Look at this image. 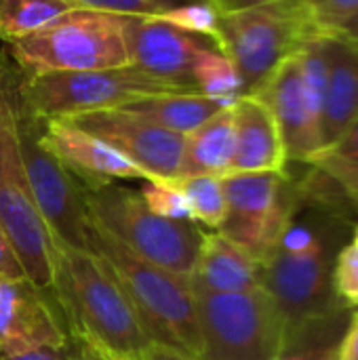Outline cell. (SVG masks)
Here are the masks:
<instances>
[{"label":"cell","mask_w":358,"mask_h":360,"mask_svg":"<svg viewBox=\"0 0 358 360\" xmlns=\"http://www.w3.org/2000/svg\"><path fill=\"white\" fill-rule=\"evenodd\" d=\"M51 293L70 338L110 359H139L152 342L99 257L51 236Z\"/></svg>","instance_id":"6da1fadb"},{"label":"cell","mask_w":358,"mask_h":360,"mask_svg":"<svg viewBox=\"0 0 358 360\" xmlns=\"http://www.w3.org/2000/svg\"><path fill=\"white\" fill-rule=\"evenodd\" d=\"M87 240L122 289L148 340L200 360L196 295L188 276L141 259L93 221L87 226Z\"/></svg>","instance_id":"7a4b0ae2"},{"label":"cell","mask_w":358,"mask_h":360,"mask_svg":"<svg viewBox=\"0 0 358 360\" xmlns=\"http://www.w3.org/2000/svg\"><path fill=\"white\" fill-rule=\"evenodd\" d=\"M319 34L300 0H272L241 13L215 15L213 23V38L230 59L243 95H255Z\"/></svg>","instance_id":"3957f363"},{"label":"cell","mask_w":358,"mask_h":360,"mask_svg":"<svg viewBox=\"0 0 358 360\" xmlns=\"http://www.w3.org/2000/svg\"><path fill=\"white\" fill-rule=\"evenodd\" d=\"M8 59L23 80L131 65L122 17L91 8H70L46 27L8 44Z\"/></svg>","instance_id":"277c9868"},{"label":"cell","mask_w":358,"mask_h":360,"mask_svg":"<svg viewBox=\"0 0 358 360\" xmlns=\"http://www.w3.org/2000/svg\"><path fill=\"white\" fill-rule=\"evenodd\" d=\"M13 78V63L0 55V226L23 274L38 287L51 289V232L32 194L19 150Z\"/></svg>","instance_id":"5b68a950"},{"label":"cell","mask_w":358,"mask_h":360,"mask_svg":"<svg viewBox=\"0 0 358 360\" xmlns=\"http://www.w3.org/2000/svg\"><path fill=\"white\" fill-rule=\"evenodd\" d=\"M262 287L276 302L287 325V348L327 323L333 314L335 285L321 236L291 224L274 251L262 262Z\"/></svg>","instance_id":"8992f818"},{"label":"cell","mask_w":358,"mask_h":360,"mask_svg":"<svg viewBox=\"0 0 358 360\" xmlns=\"http://www.w3.org/2000/svg\"><path fill=\"white\" fill-rule=\"evenodd\" d=\"M82 194L89 221L129 251L175 274H192L207 234L198 224L160 217L143 202L139 192L114 184L99 190L82 188Z\"/></svg>","instance_id":"52a82bcc"},{"label":"cell","mask_w":358,"mask_h":360,"mask_svg":"<svg viewBox=\"0 0 358 360\" xmlns=\"http://www.w3.org/2000/svg\"><path fill=\"white\" fill-rule=\"evenodd\" d=\"M196 295L200 360H281L287 350V325L272 300L260 287L245 293Z\"/></svg>","instance_id":"ba28073f"},{"label":"cell","mask_w":358,"mask_h":360,"mask_svg":"<svg viewBox=\"0 0 358 360\" xmlns=\"http://www.w3.org/2000/svg\"><path fill=\"white\" fill-rule=\"evenodd\" d=\"M192 93L158 80L135 65L84 72H53L23 80L17 72V95L44 120L72 118L99 110H116L146 97Z\"/></svg>","instance_id":"9c48e42d"},{"label":"cell","mask_w":358,"mask_h":360,"mask_svg":"<svg viewBox=\"0 0 358 360\" xmlns=\"http://www.w3.org/2000/svg\"><path fill=\"white\" fill-rule=\"evenodd\" d=\"M13 112H15L17 139H19V150L27 173V181L51 236L63 240L74 249L89 251V240H87L89 217L84 209L82 186L44 146L42 141L44 118L36 116L19 99L17 70L13 78Z\"/></svg>","instance_id":"30bf717a"},{"label":"cell","mask_w":358,"mask_h":360,"mask_svg":"<svg viewBox=\"0 0 358 360\" xmlns=\"http://www.w3.org/2000/svg\"><path fill=\"white\" fill-rule=\"evenodd\" d=\"M222 184L226 219L215 232L262 264L293 224L300 194L285 171L230 173Z\"/></svg>","instance_id":"8fae6325"},{"label":"cell","mask_w":358,"mask_h":360,"mask_svg":"<svg viewBox=\"0 0 358 360\" xmlns=\"http://www.w3.org/2000/svg\"><path fill=\"white\" fill-rule=\"evenodd\" d=\"M122 30L131 65L192 93H200L203 65L222 53L211 34L181 27L165 17H122Z\"/></svg>","instance_id":"7c38bea8"},{"label":"cell","mask_w":358,"mask_h":360,"mask_svg":"<svg viewBox=\"0 0 358 360\" xmlns=\"http://www.w3.org/2000/svg\"><path fill=\"white\" fill-rule=\"evenodd\" d=\"M61 120L72 122L120 152L146 173V181L179 177L186 135L162 129L160 124L124 108L99 110Z\"/></svg>","instance_id":"4fadbf2b"},{"label":"cell","mask_w":358,"mask_h":360,"mask_svg":"<svg viewBox=\"0 0 358 360\" xmlns=\"http://www.w3.org/2000/svg\"><path fill=\"white\" fill-rule=\"evenodd\" d=\"M70 340L51 289L27 276H0V356H13L40 346Z\"/></svg>","instance_id":"5bb4252c"},{"label":"cell","mask_w":358,"mask_h":360,"mask_svg":"<svg viewBox=\"0 0 358 360\" xmlns=\"http://www.w3.org/2000/svg\"><path fill=\"white\" fill-rule=\"evenodd\" d=\"M255 95L270 108L279 124L287 160L308 162L321 150V127L300 57L287 59Z\"/></svg>","instance_id":"9a60e30c"},{"label":"cell","mask_w":358,"mask_h":360,"mask_svg":"<svg viewBox=\"0 0 358 360\" xmlns=\"http://www.w3.org/2000/svg\"><path fill=\"white\" fill-rule=\"evenodd\" d=\"M42 141L84 190H99L116 179H148L120 152L68 120H44Z\"/></svg>","instance_id":"2e32d148"},{"label":"cell","mask_w":358,"mask_h":360,"mask_svg":"<svg viewBox=\"0 0 358 360\" xmlns=\"http://www.w3.org/2000/svg\"><path fill=\"white\" fill-rule=\"evenodd\" d=\"M234 156L230 173L285 171L287 154L270 108L257 95H241L232 103Z\"/></svg>","instance_id":"e0dca14e"},{"label":"cell","mask_w":358,"mask_h":360,"mask_svg":"<svg viewBox=\"0 0 358 360\" xmlns=\"http://www.w3.org/2000/svg\"><path fill=\"white\" fill-rule=\"evenodd\" d=\"M325 82L321 93V148L335 141L358 118V49L325 34Z\"/></svg>","instance_id":"ac0fdd59"},{"label":"cell","mask_w":358,"mask_h":360,"mask_svg":"<svg viewBox=\"0 0 358 360\" xmlns=\"http://www.w3.org/2000/svg\"><path fill=\"white\" fill-rule=\"evenodd\" d=\"M188 281L200 293H245L262 287V264L224 234L207 232Z\"/></svg>","instance_id":"d6986e66"},{"label":"cell","mask_w":358,"mask_h":360,"mask_svg":"<svg viewBox=\"0 0 358 360\" xmlns=\"http://www.w3.org/2000/svg\"><path fill=\"white\" fill-rule=\"evenodd\" d=\"M234 156L232 103L222 108L196 131L186 135L179 175H230Z\"/></svg>","instance_id":"ffe728a7"},{"label":"cell","mask_w":358,"mask_h":360,"mask_svg":"<svg viewBox=\"0 0 358 360\" xmlns=\"http://www.w3.org/2000/svg\"><path fill=\"white\" fill-rule=\"evenodd\" d=\"M226 105L230 103L200 93H167L139 99L135 103L124 105V110L141 114L143 118L173 133L190 135Z\"/></svg>","instance_id":"44dd1931"},{"label":"cell","mask_w":358,"mask_h":360,"mask_svg":"<svg viewBox=\"0 0 358 360\" xmlns=\"http://www.w3.org/2000/svg\"><path fill=\"white\" fill-rule=\"evenodd\" d=\"M65 0H0V40L13 44L68 13Z\"/></svg>","instance_id":"7402d4cb"},{"label":"cell","mask_w":358,"mask_h":360,"mask_svg":"<svg viewBox=\"0 0 358 360\" xmlns=\"http://www.w3.org/2000/svg\"><path fill=\"white\" fill-rule=\"evenodd\" d=\"M186 198L192 219L198 226L219 230L226 219V194L222 177L213 175H179L169 179Z\"/></svg>","instance_id":"603a6c76"},{"label":"cell","mask_w":358,"mask_h":360,"mask_svg":"<svg viewBox=\"0 0 358 360\" xmlns=\"http://www.w3.org/2000/svg\"><path fill=\"white\" fill-rule=\"evenodd\" d=\"M319 173H325L329 179L342 186L344 192H350L358 186V118L329 146L321 148L310 160Z\"/></svg>","instance_id":"cb8c5ba5"},{"label":"cell","mask_w":358,"mask_h":360,"mask_svg":"<svg viewBox=\"0 0 358 360\" xmlns=\"http://www.w3.org/2000/svg\"><path fill=\"white\" fill-rule=\"evenodd\" d=\"M74 8H91L120 17H171L173 13L207 4L205 0H65Z\"/></svg>","instance_id":"d4e9b609"},{"label":"cell","mask_w":358,"mask_h":360,"mask_svg":"<svg viewBox=\"0 0 358 360\" xmlns=\"http://www.w3.org/2000/svg\"><path fill=\"white\" fill-rule=\"evenodd\" d=\"M139 194H141L143 202L156 215L167 217V219L194 221L186 198L169 179H150V181H146V186Z\"/></svg>","instance_id":"484cf974"},{"label":"cell","mask_w":358,"mask_h":360,"mask_svg":"<svg viewBox=\"0 0 358 360\" xmlns=\"http://www.w3.org/2000/svg\"><path fill=\"white\" fill-rule=\"evenodd\" d=\"M321 34H335L358 11V0H300Z\"/></svg>","instance_id":"4316f807"},{"label":"cell","mask_w":358,"mask_h":360,"mask_svg":"<svg viewBox=\"0 0 358 360\" xmlns=\"http://www.w3.org/2000/svg\"><path fill=\"white\" fill-rule=\"evenodd\" d=\"M335 293L346 302H358V245L350 243L338 257L335 274H333Z\"/></svg>","instance_id":"83f0119b"},{"label":"cell","mask_w":358,"mask_h":360,"mask_svg":"<svg viewBox=\"0 0 358 360\" xmlns=\"http://www.w3.org/2000/svg\"><path fill=\"white\" fill-rule=\"evenodd\" d=\"M87 359V346L70 338L68 342L59 346H40L32 348L13 356H0V360H84Z\"/></svg>","instance_id":"f1b7e54d"},{"label":"cell","mask_w":358,"mask_h":360,"mask_svg":"<svg viewBox=\"0 0 358 360\" xmlns=\"http://www.w3.org/2000/svg\"><path fill=\"white\" fill-rule=\"evenodd\" d=\"M281 360H340V344L331 342L325 346L298 344L289 348Z\"/></svg>","instance_id":"f546056e"},{"label":"cell","mask_w":358,"mask_h":360,"mask_svg":"<svg viewBox=\"0 0 358 360\" xmlns=\"http://www.w3.org/2000/svg\"><path fill=\"white\" fill-rule=\"evenodd\" d=\"M0 276H8V278H17V276H25L13 249L8 247V240L2 232L0 226Z\"/></svg>","instance_id":"4dcf8cb0"},{"label":"cell","mask_w":358,"mask_h":360,"mask_svg":"<svg viewBox=\"0 0 358 360\" xmlns=\"http://www.w3.org/2000/svg\"><path fill=\"white\" fill-rule=\"evenodd\" d=\"M207 6L215 13V15H232V13H241L272 0H205Z\"/></svg>","instance_id":"1f68e13d"},{"label":"cell","mask_w":358,"mask_h":360,"mask_svg":"<svg viewBox=\"0 0 358 360\" xmlns=\"http://www.w3.org/2000/svg\"><path fill=\"white\" fill-rule=\"evenodd\" d=\"M340 360H358V312L352 316V323L340 342Z\"/></svg>","instance_id":"d6a6232c"},{"label":"cell","mask_w":358,"mask_h":360,"mask_svg":"<svg viewBox=\"0 0 358 360\" xmlns=\"http://www.w3.org/2000/svg\"><path fill=\"white\" fill-rule=\"evenodd\" d=\"M137 360H196V359H190V356H186V354H181V352H177V350H171V348H167V346H160V344H150L143 352H141V356Z\"/></svg>","instance_id":"836d02e7"},{"label":"cell","mask_w":358,"mask_h":360,"mask_svg":"<svg viewBox=\"0 0 358 360\" xmlns=\"http://www.w3.org/2000/svg\"><path fill=\"white\" fill-rule=\"evenodd\" d=\"M333 36H338V38H342V40H346V42H350V44H354L358 49V11L333 34Z\"/></svg>","instance_id":"e575fe53"},{"label":"cell","mask_w":358,"mask_h":360,"mask_svg":"<svg viewBox=\"0 0 358 360\" xmlns=\"http://www.w3.org/2000/svg\"><path fill=\"white\" fill-rule=\"evenodd\" d=\"M84 360H118V359H110V356L97 354V352H93V350H89V348H87V359Z\"/></svg>","instance_id":"d590c367"},{"label":"cell","mask_w":358,"mask_h":360,"mask_svg":"<svg viewBox=\"0 0 358 360\" xmlns=\"http://www.w3.org/2000/svg\"><path fill=\"white\" fill-rule=\"evenodd\" d=\"M346 194H348V198L352 200V205H354V207L358 209V186L357 188H352L350 192H346Z\"/></svg>","instance_id":"8d00e7d4"},{"label":"cell","mask_w":358,"mask_h":360,"mask_svg":"<svg viewBox=\"0 0 358 360\" xmlns=\"http://www.w3.org/2000/svg\"><path fill=\"white\" fill-rule=\"evenodd\" d=\"M354 243H357V245H358V232H357V238H354Z\"/></svg>","instance_id":"74e56055"}]
</instances>
